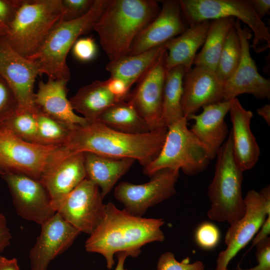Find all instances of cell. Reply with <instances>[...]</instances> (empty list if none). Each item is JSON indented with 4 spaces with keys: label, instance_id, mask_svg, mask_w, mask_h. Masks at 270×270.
Here are the masks:
<instances>
[{
    "label": "cell",
    "instance_id": "cell-1",
    "mask_svg": "<svg viewBox=\"0 0 270 270\" xmlns=\"http://www.w3.org/2000/svg\"><path fill=\"white\" fill-rule=\"evenodd\" d=\"M164 223L161 218L132 215L108 202L101 222L86 240L85 248L88 252L102 255L110 269L114 264L115 254L125 252L136 257L145 244L164 241L161 227Z\"/></svg>",
    "mask_w": 270,
    "mask_h": 270
},
{
    "label": "cell",
    "instance_id": "cell-2",
    "mask_svg": "<svg viewBox=\"0 0 270 270\" xmlns=\"http://www.w3.org/2000/svg\"><path fill=\"white\" fill-rule=\"evenodd\" d=\"M167 130L164 127L144 134H127L96 120L72 129L62 146L75 152L132 158L144 168L158 155Z\"/></svg>",
    "mask_w": 270,
    "mask_h": 270
},
{
    "label": "cell",
    "instance_id": "cell-3",
    "mask_svg": "<svg viewBox=\"0 0 270 270\" xmlns=\"http://www.w3.org/2000/svg\"><path fill=\"white\" fill-rule=\"evenodd\" d=\"M160 10L154 0H108L93 30L110 62L129 54L135 38Z\"/></svg>",
    "mask_w": 270,
    "mask_h": 270
},
{
    "label": "cell",
    "instance_id": "cell-4",
    "mask_svg": "<svg viewBox=\"0 0 270 270\" xmlns=\"http://www.w3.org/2000/svg\"><path fill=\"white\" fill-rule=\"evenodd\" d=\"M108 0H95L82 16L69 21H60L52 30L40 49L27 58L38 62L40 75L48 78L68 81L70 78L66 56L78 37L93 30L106 7Z\"/></svg>",
    "mask_w": 270,
    "mask_h": 270
},
{
    "label": "cell",
    "instance_id": "cell-5",
    "mask_svg": "<svg viewBox=\"0 0 270 270\" xmlns=\"http://www.w3.org/2000/svg\"><path fill=\"white\" fill-rule=\"evenodd\" d=\"M216 157L214 176L208 190L210 202L208 216L230 224L243 216L246 206L242 190L244 172L234 159L230 132Z\"/></svg>",
    "mask_w": 270,
    "mask_h": 270
},
{
    "label": "cell",
    "instance_id": "cell-6",
    "mask_svg": "<svg viewBox=\"0 0 270 270\" xmlns=\"http://www.w3.org/2000/svg\"><path fill=\"white\" fill-rule=\"evenodd\" d=\"M62 14V0H22L4 36L14 50L28 58L40 49Z\"/></svg>",
    "mask_w": 270,
    "mask_h": 270
},
{
    "label": "cell",
    "instance_id": "cell-7",
    "mask_svg": "<svg viewBox=\"0 0 270 270\" xmlns=\"http://www.w3.org/2000/svg\"><path fill=\"white\" fill-rule=\"evenodd\" d=\"M183 116L168 128L166 138L158 156L144 168V174L152 176L164 169L181 170L188 176L197 174L208 167L212 160L208 150L188 128Z\"/></svg>",
    "mask_w": 270,
    "mask_h": 270
},
{
    "label": "cell",
    "instance_id": "cell-8",
    "mask_svg": "<svg viewBox=\"0 0 270 270\" xmlns=\"http://www.w3.org/2000/svg\"><path fill=\"white\" fill-rule=\"evenodd\" d=\"M184 18L188 26L205 20L234 18L245 23L252 32V48L261 52L270 47V33L255 12L250 0H180Z\"/></svg>",
    "mask_w": 270,
    "mask_h": 270
},
{
    "label": "cell",
    "instance_id": "cell-9",
    "mask_svg": "<svg viewBox=\"0 0 270 270\" xmlns=\"http://www.w3.org/2000/svg\"><path fill=\"white\" fill-rule=\"evenodd\" d=\"M243 216L230 224L224 238L226 248L216 260L214 270H226L230 260L254 238L270 215V186L260 191L250 190L244 198Z\"/></svg>",
    "mask_w": 270,
    "mask_h": 270
},
{
    "label": "cell",
    "instance_id": "cell-10",
    "mask_svg": "<svg viewBox=\"0 0 270 270\" xmlns=\"http://www.w3.org/2000/svg\"><path fill=\"white\" fill-rule=\"evenodd\" d=\"M99 188L86 178L70 192L52 200L51 206L68 223L91 234L101 222L106 204Z\"/></svg>",
    "mask_w": 270,
    "mask_h": 270
},
{
    "label": "cell",
    "instance_id": "cell-11",
    "mask_svg": "<svg viewBox=\"0 0 270 270\" xmlns=\"http://www.w3.org/2000/svg\"><path fill=\"white\" fill-rule=\"evenodd\" d=\"M58 146L26 142L0 126V175L22 174L39 180L50 155Z\"/></svg>",
    "mask_w": 270,
    "mask_h": 270
},
{
    "label": "cell",
    "instance_id": "cell-12",
    "mask_svg": "<svg viewBox=\"0 0 270 270\" xmlns=\"http://www.w3.org/2000/svg\"><path fill=\"white\" fill-rule=\"evenodd\" d=\"M180 170L164 169L155 173L150 180L136 184L120 182L114 188V196L130 214L142 216L150 208L169 198L176 192L175 185Z\"/></svg>",
    "mask_w": 270,
    "mask_h": 270
},
{
    "label": "cell",
    "instance_id": "cell-13",
    "mask_svg": "<svg viewBox=\"0 0 270 270\" xmlns=\"http://www.w3.org/2000/svg\"><path fill=\"white\" fill-rule=\"evenodd\" d=\"M38 75V62L19 54L4 36L0 37V76L14 92L19 110L36 114L34 88Z\"/></svg>",
    "mask_w": 270,
    "mask_h": 270
},
{
    "label": "cell",
    "instance_id": "cell-14",
    "mask_svg": "<svg viewBox=\"0 0 270 270\" xmlns=\"http://www.w3.org/2000/svg\"><path fill=\"white\" fill-rule=\"evenodd\" d=\"M166 56L165 50L138 81L136 88L126 100L133 104L150 131L165 127L162 107Z\"/></svg>",
    "mask_w": 270,
    "mask_h": 270
},
{
    "label": "cell",
    "instance_id": "cell-15",
    "mask_svg": "<svg viewBox=\"0 0 270 270\" xmlns=\"http://www.w3.org/2000/svg\"><path fill=\"white\" fill-rule=\"evenodd\" d=\"M0 176L8 187L15 210L22 218L42 225L56 213L48 191L39 180L18 174Z\"/></svg>",
    "mask_w": 270,
    "mask_h": 270
},
{
    "label": "cell",
    "instance_id": "cell-16",
    "mask_svg": "<svg viewBox=\"0 0 270 270\" xmlns=\"http://www.w3.org/2000/svg\"><path fill=\"white\" fill-rule=\"evenodd\" d=\"M86 178L84 152L60 146L50 155L39 180L54 200L70 192Z\"/></svg>",
    "mask_w": 270,
    "mask_h": 270
},
{
    "label": "cell",
    "instance_id": "cell-17",
    "mask_svg": "<svg viewBox=\"0 0 270 270\" xmlns=\"http://www.w3.org/2000/svg\"><path fill=\"white\" fill-rule=\"evenodd\" d=\"M234 26L241 43L242 56L235 72L224 84L223 100L234 99L243 94H252L258 99H270V80L259 74L250 55L252 32L247 28H242L240 21L237 19Z\"/></svg>",
    "mask_w": 270,
    "mask_h": 270
},
{
    "label": "cell",
    "instance_id": "cell-18",
    "mask_svg": "<svg viewBox=\"0 0 270 270\" xmlns=\"http://www.w3.org/2000/svg\"><path fill=\"white\" fill-rule=\"evenodd\" d=\"M29 252L30 270H48L50 262L66 250L80 232L58 212L44 222Z\"/></svg>",
    "mask_w": 270,
    "mask_h": 270
},
{
    "label": "cell",
    "instance_id": "cell-19",
    "mask_svg": "<svg viewBox=\"0 0 270 270\" xmlns=\"http://www.w3.org/2000/svg\"><path fill=\"white\" fill-rule=\"evenodd\" d=\"M156 18L146 26L134 40L128 55H134L164 44L180 35L188 26L179 0H162Z\"/></svg>",
    "mask_w": 270,
    "mask_h": 270
},
{
    "label": "cell",
    "instance_id": "cell-20",
    "mask_svg": "<svg viewBox=\"0 0 270 270\" xmlns=\"http://www.w3.org/2000/svg\"><path fill=\"white\" fill-rule=\"evenodd\" d=\"M224 84L216 72L201 66L192 68L183 80V116L187 118L201 108L223 101Z\"/></svg>",
    "mask_w": 270,
    "mask_h": 270
},
{
    "label": "cell",
    "instance_id": "cell-21",
    "mask_svg": "<svg viewBox=\"0 0 270 270\" xmlns=\"http://www.w3.org/2000/svg\"><path fill=\"white\" fill-rule=\"evenodd\" d=\"M234 99L206 106L200 114L187 118L194 120L190 130L208 150L212 160L216 156L229 134L224 118Z\"/></svg>",
    "mask_w": 270,
    "mask_h": 270
},
{
    "label": "cell",
    "instance_id": "cell-22",
    "mask_svg": "<svg viewBox=\"0 0 270 270\" xmlns=\"http://www.w3.org/2000/svg\"><path fill=\"white\" fill-rule=\"evenodd\" d=\"M232 129V152L235 162L243 172L252 168L258 162L260 148L250 129L252 112L246 110L236 98L229 110Z\"/></svg>",
    "mask_w": 270,
    "mask_h": 270
},
{
    "label": "cell",
    "instance_id": "cell-23",
    "mask_svg": "<svg viewBox=\"0 0 270 270\" xmlns=\"http://www.w3.org/2000/svg\"><path fill=\"white\" fill-rule=\"evenodd\" d=\"M68 82L64 80L50 78L46 82L40 81L34 94V104L38 110L72 129L78 126H84L88 122L74 112L67 98Z\"/></svg>",
    "mask_w": 270,
    "mask_h": 270
},
{
    "label": "cell",
    "instance_id": "cell-24",
    "mask_svg": "<svg viewBox=\"0 0 270 270\" xmlns=\"http://www.w3.org/2000/svg\"><path fill=\"white\" fill-rule=\"evenodd\" d=\"M210 20L190 26L182 34L164 44L167 51L166 71L178 66H184L187 72L193 65L198 49L203 46Z\"/></svg>",
    "mask_w": 270,
    "mask_h": 270
},
{
    "label": "cell",
    "instance_id": "cell-25",
    "mask_svg": "<svg viewBox=\"0 0 270 270\" xmlns=\"http://www.w3.org/2000/svg\"><path fill=\"white\" fill-rule=\"evenodd\" d=\"M84 156L86 178L99 188L104 198L136 161L130 158H112L90 152H84Z\"/></svg>",
    "mask_w": 270,
    "mask_h": 270
},
{
    "label": "cell",
    "instance_id": "cell-26",
    "mask_svg": "<svg viewBox=\"0 0 270 270\" xmlns=\"http://www.w3.org/2000/svg\"><path fill=\"white\" fill-rule=\"evenodd\" d=\"M69 100L74 110L88 122L98 120L107 108L120 101L108 90L105 80H98L80 88Z\"/></svg>",
    "mask_w": 270,
    "mask_h": 270
},
{
    "label": "cell",
    "instance_id": "cell-27",
    "mask_svg": "<svg viewBox=\"0 0 270 270\" xmlns=\"http://www.w3.org/2000/svg\"><path fill=\"white\" fill-rule=\"evenodd\" d=\"M166 50L164 44L141 53L122 56L110 62L106 66L111 77L125 81L129 87L141 78L162 53Z\"/></svg>",
    "mask_w": 270,
    "mask_h": 270
},
{
    "label": "cell",
    "instance_id": "cell-28",
    "mask_svg": "<svg viewBox=\"0 0 270 270\" xmlns=\"http://www.w3.org/2000/svg\"><path fill=\"white\" fill-rule=\"evenodd\" d=\"M236 18H225L210 20L207 35L193 64L206 67L216 72L226 37L234 26Z\"/></svg>",
    "mask_w": 270,
    "mask_h": 270
},
{
    "label": "cell",
    "instance_id": "cell-29",
    "mask_svg": "<svg viewBox=\"0 0 270 270\" xmlns=\"http://www.w3.org/2000/svg\"><path fill=\"white\" fill-rule=\"evenodd\" d=\"M98 120L113 130L124 133L140 134L150 132L134 106L126 100L112 104L100 116Z\"/></svg>",
    "mask_w": 270,
    "mask_h": 270
},
{
    "label": "cell",
    "instance_id": "cell-30",
    "mask_svg": "<svg viewBox=\"0 0 270 270\" xmlns=\"http://www.w3.org/2000/svg\"><path fill=\"white\" fill-rule=\"evenodd\" d=\"M186 72L185 68L182 66L166 71L163 90L162 120L167 128L184 116L181 102Z\"/></svg>",
    "mask_w": 270,
    "mask_h": 270
},
{
    "label": "cell",
    "instance_id": "cell-31",
    "mask_svg": "<svg viewBox=\"0 0 270 270\" xmlns=\"http://www.w3.org/2000/svg\"><path fill=\"white\" fill-rule=\"evenodd\" d=\"M241 56V43L234 24L226 37L216 70V74L224 84L235 72Z\"/></svg>",
    "mask_w": 270,
    "mask_h": 270
},
{
    "label": "cell",
    "instance_id": "cell-32",
    "mask_svg": "<svg viewBox=\"0 0 270 270\" xmlns=\"http://www.w3.org/2000/svg\"><path fill=\"white\" fill-rule=\"evenodd\" d=\"M37 110L38 144L44 146H62L72 129L64 122Z\"/></svg>",
    "mask_w": 270,
    "mask_h": 270
},
{
    "label": "cell",
    "instance_id": "cell-33",
    "mask_svg": "<svg viewBox=\"0 0 270 270\" xmlns=\"http://www.w3.org/2000/svg\"><path fill=\"white\" fill-rule=\"evenodd\" d=\"M0 126L24 141L38 144L36 114L18 110Z\"/></svg>",
    "mask_w": 270,
    "mask_h": 270
},
{
    "label": "cell",
    "instance_id": "cell-34",
    "mask_svg": "<svg viewBox=\"0 0 270 270\" xmlns=\"http://www.w3.org/2000/svg\"><path fill=\"white\" fill-rule=\"evenodd\" d=\"M18 110V103L14 92L0 76V126Z\"/></svg>",
    "mask_w": 270,
    "mask_h": 270
},
{
    "label": "cell",
    "instance_id": "cell-35",
    "mask_svg": "<svg viewBox=\"0 0 270 270\" xmlns=\"http://www.w3.org/2000/svg\"><path fill=\"white\" fill-rule=\"evenodd\" d=\"M204 264L201 260L190 263L188 260L180 262L170 252L162 254L158 260L157 270H204Z\"/></svg>",
    "mask_w": 270,
    "mask_h": 270
},
{
    "label": "cell",
    "instance_id": "cell-36",
    "mask_svg": "<svg viewBox=\"0 0 270 270\" xmlns=\"http://www.w3.org/2000/svg\"><path fill=\"white\" fill-rule=\"evenodd\" d=\"M220 232L214 224L205 222L197 228L195 239L199 246L204 250H212L215 248L220 240Z\"/></svg>",
    "mask_w": 270,
    "mask_h": 270
},
{
    "label": "cell",
    "instance_id": "cell-37",
    "mask_svg": "<svg viewBox=\"0 0 270 270\" xmlns=\"http://www.w3.org/2000/svg\"><path fill=\"white\" fill-rule=\"evenodd\" d=\"M93 0H62L63 14L60 21L78 18L91 8Z\"/></svg>",
    "mask_w": 270,
    "mask_h": 270
},
{
    "label": "cell",
    "instance_id": "cell-38",
    "mask_svg": "<svg viewBox=\"0 0 270 270\" xmlns=\"http://www.w3.org/2000/svg\"><path fill=\"white\" fill-rule=\"evenodd\" d=\"M22 0H0V36H5Z\"/></svg>",
    "mask_w": 270,
    "mask_h": 270
},
{
    "label": "cell",
    "instance_id": "cell-39",
    "mask_svg": "<svg viewBox=\"0 0 270 270\" xmlns=\"http://www.w3.org/2000/svg\"><path fill=\"white\" fill-rule=\"evenodd\" d=\"M72 50L74 56L83 62L92 60L98 53L97 46L92 37L78 39L73 45Z\"/></svg>",
    "mask_w": 270,
    "mask_h": 270
},
{
    "label": "cell",
    "instance_id": "cell-40",
    "mask_svg": "<svg viewBox=\"0 0 270 270\" xmlns=\"http://www.w3.org/2000/svg\"><path fill=\"white\" fill-rule=\"evenodd\" d=\"M256 256L258 264L253 268L238 270H270V238L268 236L256 246Z\"/></svg>",
    "mask_w": 270,
    "mask_h": 270
},
{
    "label": "cell",
    "instance_id": "cell-41",
    "mask_svg": "<svg viewBox=\"0 0 270 270\" xmlns=\"http://www.w3.org/2000/svg\"><path fill=\"white\" fill-rule=\"evenodd\" d=\"M106 87L108 90L118 100H126L130 94V88L124 80L116 78L111 77L105 80Z\"/></svg>",
    "mask_w": 270,
    "mask_h": 270
},
{
    "label": "cell",
    "instance_id": "cell-42",
    "mask_svg": "<svg viewBox=\"0 0 270 270\" xmlns=\"http://www.w3.org/2000/svg\"><path fill=\"white\" fill-rule=\"evenodd\" d=\"M12 238L6 219L2 214L0 213V254L10 244Z\"/></svg>",
    "mask_w": 270,
    "mask_h": 270
},
{
    "label": "cell",
    "instance_id": "cell-43",
    "mask_svg": "<svg viewBox=\"0 0 270 270\" xmlns=\"http://www.w3.org/2000/svg\"><path fill=\"white\" fill-rule=\"evenodd\" d=\"M270 234V215L268 216L261 228L252 239L250 250L258 243L269 236Z\"/></svg>",
    "mask_w": 270,
    "mask_h": 270
},
{
    "label": "cell",
    "instance_id": "cell-44",
    "mask_svg": "<svg viewBox=\"0 0 270 270\" xmlns=\"http://www.w3.org/2000/svg\"><path fill=\"white\" fill-rule=\"evenodd\" d=\"M253 8L258 16L262 20L270 9V0H250Z\"/></svg>",
    "mask_w": 270,
    "mask_h": 270
},
{
    "label": "cell",
    "instance_id": "cell-45",
    "mask_svg": "<svg viewBox=\"0 0 270 270\" xmlns=\"http://www.w3.org/2000/svg\"><path fill=\"white\" fill-rule=\"evenodd\" d=\"M0 270H20L17 259H8L0 256Z\"/></svg>",
    "mask_w": 270,
    "mask_h": 270
},
{
    "label": "cell",
    "instance_id": "cell-46",
    "mask_svg": "<svg viewBox=\"0 0 270 270\" xmlns=\"http://www.w3.org/2000/svg\"><path fill=\"white\" fill-rule=\"evenodd\" d=\"M258 114L262 118L268 125H270V104H266L256 110Z\"/></svg>",
    "mask_w": 270,
    "mask_h": 270
},
{
    "label": "cell",
    "instance_id": "cell-47",
    "mask_svg": "<svg viewBox=\"0 0 270 270\" xmlns=\"http://www.w3.org/2000/svg\"><path fill=\"white\" fill-rule=\"evenodd\" d=\"M226 270H229V269H228V268H226Z\"/></svg>",
    "mask_w": 270,
    "mask_h": 270
},
{
    "label": "cell",
    "instance_id": "cell-48",
    "mask_svg": "<svg viewBox=\"0 0 270 270\" xmlns=\"http://www.w3.org/2000/svg\"><path fill=\"white\" fill-rule=\"evenodd\" d=\"M0 37H1V36H0Z\"/></svg>",
    "mask_w": 270,
    "mask_h": 270
}]
</instances>
